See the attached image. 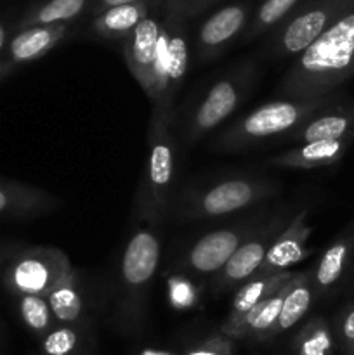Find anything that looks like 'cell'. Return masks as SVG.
Returning <instances> with one entry per match:
<instances>
[{
	"label": "cell",
	"mask_w": 354,
	"mask_h": 355,
	"mask_svg": "<svg viewBox=\"0 0 354 355\" xmlns=\"http://www.w3.org/2000/svg\"><path fill=\"white\" fill-rule=\"evenodd\" d=\"M160 225L134 218L121 252L115 288L113 319L118 331L139 336L146 329L153 283L162 259Z\"/></svg>",
	"instance_id": "obj_1"
},
{
	"label": "cell",
	"mask_w": 354,
	"mask_h": 355,
	"mask_svg": "<svg viewBox=\"0 0 354 355\" xmlns=\"http://www.w3.org/2000/svg\"><path fill=\"white\" fill-rule=\"evenodd\" d=\"M354 73V14L326 28L281 78L278 94L295 99L332 96Z\"/></svg>",
	"instance_id": "obj_2"
},
{
	"label": "cell",
	"mask_w": 354,
	"mask_h": 355,
	"mask_svg": "<svg viewBox=\"0 0 354 355\" xmlns=\"http://www.w3.org/2000/svg\"><path fill=\"white\" fill-rule=\"evenodd\" d=\"M281 186L271 177L235 173L184 187L174 196L169 217L176 222L215 220L274 200Z\"/></svg>",
	"instance_id": "obj_3"
},
{
	"label": "cell",
	"mask_w": 354,
	"mask_h": 355,
	"mask_svg": "<svg viewBox=\"0 0 354 355\" xmlns=\"http://www.w3.org/2000/svg\"><path fill=\"white\" fill-rule=\"evenodd\" d=\"M333 97L335 96L332 94L314 99L281 97L269 101L215 134L210 141V149L217 153H238L266 141H273L274 137H281L283 141L312 114L330 106Z\"/></svg>",
	"instance_id": "obj_4"
},
{
	"label": "cell",
	"mask_w": 354,
	"mask_h": 355,
	"mask_svg": "<svg viewBox=\"0 0 354 355\" xmlns=\"http://www.w3.org/2000/svg\"><path fill=\"white\" fill-rule=\"evenodd\" d=\"M172 121L151 114L148 125V153L134 198V217L160 225L170 214L177 182V141Z\"/></svg>",
	"instance_id": "obj_5"
},
{
	"label": "cell",
	"mask_w": 354,
	"mask_h": 355,
	"mask_svg": "<svg viewBox=\"0 0 354 355\" xmlns=\"http://www.w3.org/2000/svg\"><path fill=\"white\" fill-rule=\"evenodd\" d=\"M259 75L253 62H243L221 75L184 111L180 123V144L191 148L210 132L221 127L252 94Z\"/></svg>",
	"instance_id": "obj_6"
},
{
	"label": "cell",
	"mask_w": 354,
	"mask_h": 355,
	"mask_svg": "<svg viewBox=\"0 0 354 355\" xmlns=\"http://www.w3.org/2000/svg\"><path fill=\"white\" fill-rule=\"evenodd\" d=\"M71 269L68 255L58 246H19L3 269L2 283L14 298L47 297Z\"/></svg>",
	"instance_id": "obj_7"
},
{
	"label": "cell",
	"mask_w": 354,
	"mask_h": 355,
	"mask_svg": "<svg viewBox=\"0 0 354 355\" xmlns=\"http://www.w3.org/2000/svg\"><path fill=\"white\" fill-rule=\"evenodd\" d=\"M267 215L269 211H257L242 220L201 234L183 252L177 262L179 270L189 276L214 277L238 252L239 246L259 229Z\"/></svg>",
	"instance_id": "obj_8"
},
{
	"label": "cell",
	"mask_w": 354,
	"mask_h": 355,
	"mask_svg": "<svg viewBox=\"0 0 354 355\" xmlns=\"http://www.w3.org/2000/svg\"><path fill=\"white\" fill-rule=\"evenodd\" d=\"M294 205H281L276 210L267 215L266 220L259 225L255 232L243 243L238 252L231 257L228 263L212 277V293H226L233 288L239 286L253 276L262 266L266 253L269 252L274 239L280 236L294 217Z\"/></svg>",
	"instance_id": "obj_9"
},
{
	"label": "cell",
	"mask_w": 354,
	"mask_h": 355,
	"mask_svg": "<svg viewBox=\"0 0 354 355\" xmlns=\"http://www.w3.org/2000/svg\"><path fill=\"white\" fill-rule=\"evenodd\" d=\"M307 208L295 211L287 227L274 239L269 252L266 253L262 266L255 274L287 272L311 255L312 250L307 246V239L312 227L307 224Z\"/></svg>",
	"instance_id": "obj_10"
},
{
	"label": "cell",
	"mask_w": 354,
	"mask_h": 355,
	"mask_svg": "<svg viewBox=\"0 0 354 355\" xmlns=\"http://www.w3.org/2000/svg\"><path fill=\"white\" fill-rule=\"evenodd\" d=\"M58 196L42 187L0 177V220H31L56 211Z\"/></svg>",
	"instance_id": "obj_11"
},
{
	"label": "cell",
	"mask_w": 354,
	"mask_h": 355,
	"mask_svg": "<svg viewBox=\"0 0 354 355\" xmlns=\"http://www.w3.org/2000/svg\"><path fill=\"white\" fill-rule=\"evenodd\" d=\"M158 23L151 17H144L130 35L125 38L124 58L128 66L132 78L139 83L144 90L146 97L149 99L153 87V68H155L156 49L160 40Z\"/></svg>",
	"instance_id": "obj_12"
},
{
	"label": "cell",
	"mask_w": 354,
	"mask_h": 355,
	"mask_svg": "<svg viewBox=\"0 0 354 355\" xmlns=\"http://www.w3.org/2000/svg\"><path fill=\"white\" fill-rule=\"evenodd\" d=\"M354 135V110L351 107L326 106L312 114L309 120L281 142L290 144H304L312 141H340V139H351Z\"/></svg>",
	"instance_id": "obj_13"
},
{
	"label": "cell",
	"mask_w": 354,
	"mask_h": 355,
	"mask_svg": "<svg viewBox=\"0 0 354 355\" xmlns=\"http://www.w3.org/2000/svg\"><path fill=\"white\" fill-rule=\"evenodd\" d=\"M187 68H189V47H187L186 37L180 33H169L163 94L158 103L151 107V114L165 118L174 123V120H176V99L184 85Z\"/></svg>",
	"instance_id": "obj_14"
},
{
	"label": "cell",
	"mask_w": 354,
	"mask_h": 355,
	"mask_svg": "<svg viewBox=\"0 0 354 355\" xmlns=\"http://www.w3.org/2000/svg\"><path fill=\"white\" fill-rule=\"evenodd\" d=\"M47 302L58 324L94 322V318L89 311L85 290L82 286V279H80V274L75 267L56 284L54 290L47 295Z\"/></svg>",
	"instance_id": "obj_15"
},
{
	"label": "cell",
	"mask_w": 354,
	"mask_h": 355,
	"mask_svg": "<svg viewBox=\"0 0 354 355\" xmlns=\"http://www.w3.org/2000/svg\"><path fill=\"white\" fill-rule=\"evenodd\" d=\"M245 24V10L242 7H226L207 19L198 37V62L217 58L222 49L236 37Z\"/></svg>",
	"instance_id": "obj_16"
},
{
	"label": "cell",
	"mask_w": 354,
	"mask_h": 355,
	"mask_svg": "<svg viewBox=\"0 0 354 355\" xmlns=\"http://www.w3.org/2000/svg\"><path fill=\"white\" fill-rule=\"evenodd\" d=\"M295 274L297 272H294V270H287V272L280 274H253L250 279L239 284V288L236 290L221 328H228V326L238 322L257 304H260L267 297L276 293L280 288H283Z\"/></svg>",
	"instance_id": "obj_17"
},
{
	"label": "cell",
	"mask_w": 354,
	"mask_h": 355,
	"mask_svg": "<svg viewBox=\"0 0 354 355\" xmlns=\"http://www.w3.org/2000/svg\"><path fill=\"white\" fill-rule=\"evenodd\" d=\"M347 148V139L340 141H312L298 144L267 158L271 166L292 170H311L333 165Z\"/></svg>",
	"instance_id": "obj_18"
},
{
	"label": "cell",
	"mask_w": 354,
	"mask_h": 355,
	"mask_svg": "<svg viewBox=\"0 0 354 355\" xmlns=\"http://www.w3.org/2000/svg\"><path fill=\"white\" fill-rule=\"evenodd\" d=\"M65 35V28L56 24H42L21 30L7 47V61L10 64H24L47 54Z\"/></svg>",
	"instance_id": "obj_19"
},
{
	"label": "cell",
	"mask_w": 354,
	"mask_h": 355,
	"mask_svg": "<svg viewBox=\"0 0 354 355\" xmlns=\"http://www.w3.org/2000/svg\"><path fill=\"white\" fill-rule=\"evenodd\" d=\"M326 24H328V12L325 9H311L304 14H298L281 33L276 45L278 54L285 58L302 54L326 30Z\"/></svg>",
	"instance_id": "obj_20"
},
{
	"label": "cell",
	"mask_w": 354,
	"mask_h": 355,
	"mask_svg": "<svg viewBox=\"0 0 354 355\" xmlns=\"http://www.w3.org/2000/svg\"><path fill=\"white\" fill-rule=\"evenodd\" d=\"M312 300H314V290H312L311 276L307 272H297L294 279L288 283L287 293H285L283 304H281L280 318L271 333V340L278 338L283 333L290 331L294 326H297L307 315Z\"/></svg>",
	"instance_id": "obj_21"
},
{
	"label": "cell",
	"mask_w": 354,
	"mask_h": 355,
	"mask_svg": "<svg viewBox=\"0 0 354 355\" xmlns=\"http://www.w3.org/2000/svg\"><path fill=\"white\" fill-rule=\"evenodd\" d=\"M44 355H90L94 350V322L56 324L40 338Z\"/></svg>",
	"instance_id": "obj_22"
},
{
	"label": "cell",
	"mask_w": 354,
	"mask_h": 355,
	"mask_svg": "<svg viewBox=\"0 0 354 355\" xmlns=\"http://www.w3.org/2000/svg\"><path fill=\"white\" fill-rule=\"evenodd\" d=\"M354 248V236H344L326 248L311 276L314 293L326 295L340 283Z\"/></svg>",
	"instance_id": "obj_23"
},
{
	"label": "cell",
	"mask_w": 354,
	"mask_h": 355,
	"mask_svg": "<svg viewBox=\"0 0 354 355\" xmlns=\"http://www.w3.org/2000/svg\"><path fill=\"white\" fill-rule=\"evenodd\" d=\"M292 349L295 355H330L333 350V335L325 319L311 318L294 336Z\"/></svg>",
	"instance_id": "obj_24"
},
{
	"label": "cell",
	"mask_w": 354,
	"mask_h": 355,
	"mask_svg": "<svg viewBox=\"0 0 354 355\" xmlns=\"http://www.w3.org/2000/svg\"><path fill=\"white\" fill-rule=\"evenodd\" d=\"M17 312L26 326L28 331L38 340L44 338L58 322H56L52 309L49 305L47 297H38V295H24V297L16 298Z\"/></svg>",
	"instance_id": "obj_25"
},
{
	"label": "cell",
	"mask_w": 354,
	"mask_h": 355,
	"mask_svg": "<svg viewBox=\"0 0 354 355\" xmlns=\"http://www.w3.org/2000/svg\"><path fill=\"white\" fill-rule=\"evenodd\" d=\"M142 19V7L135 3L110 7L97 21V31L104 37L127 38Z\"/></svg>",
	"instance_id": "obj_26"
},
{
	"label": "cell",
	"mask_w": 354,
	"mask_h": 355,
	"mask_svg": "<svg viewBox=\"0 0 354 355\" xmlns=\"http://www.w3.org/2000/svg\"><path fill=\"white\" fill-rule=\"evenodd\" d=\"M167 298L170 307L176 311H191L198 305L200 290L189 274L176 272L167 276Z\"/></svg>",
	"instance_id": "obj_27"
},
{
	"label": "cell",
	"mask_w": 354,
	"mask_h": 355,
	"mask_svg": "<svg viewBox=\"0 0 354 355\" xmlns=\"http://www.w3.org/2000/svg\"><path fill=\"white\" fill-rule=\"evenodd\" d=\"M83 0H49L45 6L38 9L30 19H26L28 26H42V24H56L59 21H66L75 17L82 10Z\"/></svg>",
	"instance_id": "obj_28"
},
{
	"label": "cell",
	"mask_w": 354,
	"mask_h": 355,
	"mask_svg": "<svg viewBox=\"0 0 354 355\" xmlns=\"http://www.w3.org/2000/svg\"><path fill=\"white\" fill-rule=\"evenodd\" d=\"M183 355H236V342L217 331L191 345Z\"/></svg>",
	"instance_id": "obj_29"
},
{
	"label": "cell",
	"mask_w": 354,
	"mask_h": 355,
	"mask_svg": "<svg viewBox=\"0 0 354 355\" xmlns=\"http://www.w3.org/2000/svg\"><path fill=\"white\" fill-rule=\"evenodd\" d=\"M297 0H266L257 14V21L260 26H273L274 23L281 19Z\"/></svg>",
	"instance_id": "obj_30"
},
{
	"label": "cell",
	"mask_w": 354,
	"mask_h": 355,
	"mask_svg": "<svg viewBox=\"0 0 354 355\" xmlns=\"http://www.w3.org/2000/svg\"><path fill=\"white\" fill-rule=\"evenodd\" d=\"M339 338L347 354H354V309L347 311L339 324Z\"/></svg>",
	"instance_id": "obj_31"
},
{
	"label": "cell",
	"mask_w": 354,
	"mask_h": 355,
	"mask_svg": "<svg viewBox=\"0 0 354 355\" xmlns=\"http://www.w3.org/2000/svg\"><path fill=\"white\" fill-rule=\"evenodd\" d=\"M19 246L21 245H17V243H3V245H0V272H3L7 262L19 250Z\"/></svg>",
	"instance_id": "obj_32"
},
{
	"label": "cell",
	"mask_w": 354,
	"mask_h": 355,
	"mask_svg": "<svg viewBox=\"0 0 354 355\" xmlns=\"http://www.w3.org/2000/svg\"><path fill=\"white\" fill-rule=\"evenodd\" d=\"M137 355H180L170 349H160V347H146Z\"/></svg>",
	"instance_id": "obj_33"
},
{
	"label": "cell",
	"mask_w": 354,
	"mask_h": 355,
	"mask_svg": "<svg viewBox=\"0 0 354 355\" xmlns=\"http://www.w3.org/2000/svg\"><path fill=\"white\" fill-rule=\"evenodd\" d=\"M14 69V64H10L7 59H0V80H3L6 76H9V73Z\"/></svg>",
	"instance_id": "obj_34"
},
{
	"label": "cell",
	"mask_w": 354,
	"mask_h": 355,
	"mask_svg": "<svg viewBox=\"0 0 354 355\" xmlns=\"http://www.w3.org/2000/svg\"><path fill=\"white\" fill-rule=\"evenodd\" d=\"M104 6H110V7H117V6H127V3H135L139 0H103Z\"/></svg>",
	"instance_id": "obj_35"
},
{
	"label": "cell",
	"mask_w": 354,
	"mask_h": 355,
	"mask_svg": "<svg viewBox=\"0 0 354 355\" xmlns=\"http://www.w3.org/2000/svg\"><path fill=\"white\" fill-rule=\"evenodd\" d=\"M6 44H7V30H6V26L0 23V52L3 51Z\"/></svg>",
	"instance_id": "obj_36"
}]
</instances>
